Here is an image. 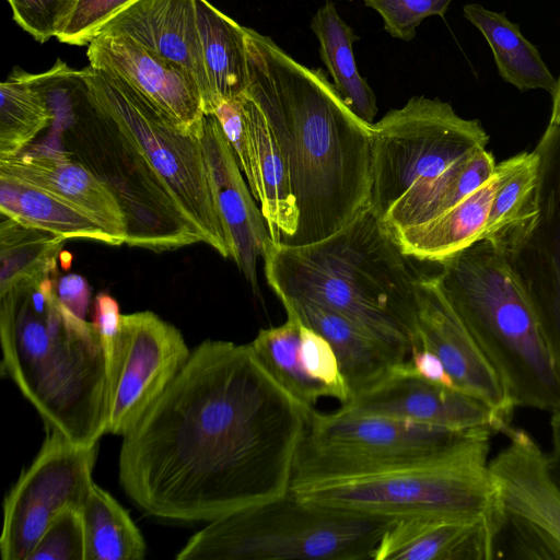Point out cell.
I'll use <instances>...</instances> for the list:
<instances>
[{
  "mask_svg": "<svg viewBox=\"0 0 560 560\" xmlns=\"http://www.w3.org/2000/svg\"><path fill=\"white\" fill-rule=\"evenodd\" d=\"M55 276L0 294L1 371L45 429L91 446L106 433L107 359L93 323L58 299Z\"/></svg>",
  "mask_w": 560,
  "mask_h": 560,
  "instance_id": "277c9868",
  "label": "cell"
},
{
  "mask_svg": "<svg viewBox=\"0 0 560 560\" xmlns=\"http://www.w3.org/2000/svg\"><path fill=\"white\" fill-rule=\"evenodd\" d=\"M340 409L352 415L390 417L458 431L504 433L511 427L479 399L418 375L408 360L352 395Z\"/></svg>",
  "mask_w": 560,
  "mask_h": 560,
  "instance_id": "2e32d148",
  "label": "cell"
},
{
  "mask_svg": "<svg viewBox=\"0 0 560 560\" xmlns=\"http://www.w3.org/2000/svg\"><path fill=\"white\" fill-rule=\"evenodd\" d=\"M408 361L413 371L423 378L456 388L442 361L432 351L423 348H415Z\"/></svg>",
  "mask_w": 560,
  "mask_h": 560,
  "instance_id": "7bdbcfd3",
  "label": "cell"
},
{
  "mask_svg": "<svg viewBox=\"0 0 560 560\" xmlns=\"http://www.w3.org/2000/svg\"><path fill=\"white\" fill-rule=\"evenodd\" d=\"M262 258L266 280L280 301H310L335 311L409 359L423 275L370 206L322 241L271 240Z\"/></svg>",
  "mask_w": 560,
  "mask_h": 560,
  "instance_id": "3957f363",
  "label": "cell"
},
{
  "mask_svg": "<svg viewBox=\"0 0 560 560\" xmlns=\"http://www.w3.org/2000/svg\"><path fill=\"white\" fill-rule=\"evenodd\" d=\"M245 34L246 93L279 141L299 210L288 245L322 241L370 206L372 125L346 105L322 69L305 67L252 28Z\"/></svg>",
  "mask_w": 560,
  "mask_h": 560,
  "instance_id": "7a4b0ae2",
  "label": "cell"
},
{
  "mask_svg": "<svg viewBox=\"0 0 560 560\" xmlns=\"http://www.w3.org/2000/svg\"><path fill=\"white\" fill-rule=\"evenodd\" d=\"M300 338L301 358L306 372L327 389L329 397L337 399L340 406L346 405L351 392L331 345L302 322Z\"/></svg>",
  "mask_w": 560,
  "mask_h": 560,
  "instance_id": "e575fe53",
  "label": "cell"
},
{
  "mask_svg": "<svg viewBox=\"0 0 560 560\" xmlns=\"http://www.w3.org/2000/svg\"><path fill=\"white\" fill-rule=\"evenodd\" d=\"M287 313L322 335L335 350L351 396L406 360L341 314L310 301H281ZM351 398V397H350Z\"/></svg>",
  "mask_w": 560,
  "mask_h": 560,
  "instance_id": "cb8c5ba5",
  "label": "cell"
},
{
  "mask_svg": "<svg viewBox=\"0 0 560 560\" xmlns=\"http://www.w3.org/2000/svg\"><path fill=\"white\" fill-rule=\"evenodd\" d=\"M538 178L539 156L535 150L512 156V166L493 197L482 240L494 242L534 212Z\"/></svg>",
  "mask_w": 560,
  "mask_h": 560,
  "instance_id": "836d02e7",
  "label": "cell"
},
{
  "mask_svg": "<svg viewBox=\"0 0 560 560\" xmlns=\"http://www.w3.org/2000/svg\"><path fill=\"white\" fill-rule=\"evenodd\" d=\"M305 421L249 343L205 340L122 436L119 481L149 515L210 522L290 490Z\"/></svg>",
  "mask_w": 560,
  "mask_h": 560,
  "instance_id": "6da1fadb",
  "label": "cell"
},
{
  "mask_svg": "<svg viewBox=\"0 0 560 560\" xmlns=\"http://www.w3.org/2000/svg\"><path fill=\"white\" fill-rule=\"evenodd\" d=\"M98 444H75L57 430L45 441L3 501L2 560H27L52 518L62 510L81 511L94 483Z\"/></svg>",
  "mask_w": 560,
  "mask_h": 560,
  "instance_id": "4fadbf2b",
  "label": "cell"
},
{
  "mask_svg": "<svg viewBox=\"0 0 560 560\" xmlns=\"http://www.w3.org/2000/svg\"><path fill=\"white\" fill-rule=\"evenodd\" d=\"M242 95L220 101L213 115L218 118L248 187L257 201L256 162Z\"/></svg>",
  "mask_w": 560,
  "mask_h": 560,
  "instance_id": "74e56055",
  "label": "cell"
},
{
  "mask_svg": "<svg viewBox=\"0 0 560 560\" xmlns=\"http://www.w3.org/2000/svg\"><path fill=\"white\" fill-rule=\"evenodd\" d=\"M463 14L486 38L499 75L521 92L544 90L553 93L557 79L545 63L537 47L522 34L504 12L478 3L463 7Z\"/></svg>",
  "mask_w": 560,
  "mask_h": 560,
  "instance_id": "4316f807",
  "label": "cell"
},
{
  "mask_svg": "<svg viewBox=\"0 0 560 560\" xmlns=\"http://www.w3.org/2000/svg\"><path fill=\"white\" fill-rule=\"evenodd\" d=\"M501 530L498 510L480 518L408 517L384 533L372 560H485Z\"/></svg>",
  "mask_w": 560,
  "mask_h": 560,
  "instance_id": "7402d4cb",
  "label": "cell"
},
{
  "mask_svg": "<svg viewBox=\"0 0 560 560\" xmlns=\"http://www.w3.org/2000/svg\"><path fill=\"white\" fill-rule=\"evenodd\" d=\"M349 1H352V0H349Z\"/></svg>",
  "mask_w": 560,
  "mask_h": 560,
  "instance_id": "bcb514c9",
  "label": "cell"
},
{
  "mask_svg": "<svg viewBox=\"0 0 560 560\" xmlns=\"http://www.w3.org/2000/svg\"><path fill=\"white\" fill-rule=\"evenodd\" d=\"M86 56L89 66L130 85L179 129L199 135L205 118L201 93L182 69L121 35L98 34Z\"/></svg>",
  "mask_w": 560,
  "mask_h": 560,
  "instance_id": "ac0fdd59",
  "label": "cell"
},
{
  "mask_svg": "<svg viewBox=\"0 0 560 560\" xmlns=\"http://www.w3.org/2000/svg\"><path fill=\"white\" fill-rule=\"evenodd\" d=\"M135 0H78L57 38L59 42L84 46L115 14Z\"/></svg>",
  "mask_w": 560,
  "mask_h": 560,
  "instance_id": "ab89813d",
  "label": "cell"
},
{
  "mask_svg": "<svg viewBox=\"0 0 560 560\" xmlns=\"http://www.w3.org/2000/svg\"><path fill=\"white\" fill-rule=\"evenodd\" d=\"M0 174L48 191L75 206L112 235L126 243V217L112 190L91 170L63 150H24L0 159Z\"/></svg>",
  "mask_w": 560,
  "mask_h": 560,
  "instance_id": "44dd1931",
  "label": "cell"
},
{
  "mask_svg": "<svg viewBox=\"0 0 560 560\" xmlns=\"http://www.w3.org/2000/svg\"><path fill=\"white\" fill-rule=\"evenodd\" d=\"M383 19L385 31L394 38L409 42L417 27L432 15L444 16L452 0H363Z\"/></svg>",
  "mask_w": 560,
  "mask_h": 560,
  "instance_id": "8d00e7d4",
  "label": "cell"
},
{
  "mask_svg": "<svg viewBox=\"0 0 560 560\" xmlns=\"http://www.w3.org/2000/svg\"><path fill=\"white\" fill-rule=\"evenodd\" d=\"M120 317L119 306L114 298L106 293L96 295L92 323L101 336L107 360L114 348Z\"/></svg>",
  "mask_w": 560,
  "mask_h": 560,
  "instance_id": "60d3db41",
  "label": "cell"
},
{
  "mask_svg": "<svg viewBox=\"0 0 560 560\" xmlns=\"http://www.w3.org/2000/svg\"><path fill=\"white\" fill-rule=\"evenodd\" d=\"M51 121L48 101L30 73L15 70L0 84V159L23 152Z\"/></svg>",
  "mask_w": 560,
  "mask_h": 560,
  "instance_id": "d6a6232c",
  "label": "cell"
},
{
  "mask_svg": "<svg viewBox=\"0 0 560 560\" xmlns=\"http://www.w3.org/2000/svg\"><path fill=\"white\" fill-rule=\"evenodd\" d=\"M504 433L508 444L489 460L500 534H512L517 557L560 559V487L549 471L547 453L523 429L510 427Z\"/></svg>",
  "mask_w": 560,
  "mask_h": 560,
  "instance_id": "9a60e30c",
  "label": "cell"
},
{
  "mask_svg": "<svg viewBox=\"0 0 560 560\" xmlns=\"http://www.w3.org/2000/svg\"><path fill=\"white\" fill-rule=\"evenodd\" d=\"M551 448L547 453L548 468L560 487V411L551 413L550 419Z\"/></svg>",
  "mask_w": 560,
  "mask_h": 560,
  "instance_id": "ee69618b",
  "label": "cell"
},
{
  "mask_svg": "<svg viewBox=\"0 0 560 560\" xmlns=\"http://www.w3.org/2000/svg\"><path fill=\"white\" fill-rule=\"evenodd\" d=\"M0 294L57 273V258L67 238L1 214Z\"/></svg>",
  "mask_w": 560,
  "mask_h": 560,
  "instance_id": "4dcf8cb0",
  "label": "cell"
},
{
  "mask_svg": "<svg viewBox=\"0 0 560 560\" xmlns=\"http://www.w3.org/2000/svg\"><path fill=\"white\" fill-rule=\"evenodd\" d=\"M198 30L213 112L222 100L246 93L249 60L245 26L207 0H196Z\"/></svg>",
  "mask_w": 560,
  "mask_h": 560,
  "instance_id": "484cf974",
  "label": "cell"
},
{
  "mask_svg": "<svg viewBox=\"0 0 560 560\" xmlns=\"http://www.w3.org/2000/svg\"><path fill=\"white\" fill-rule=\"evenodd\" d=\"M98 34L125 36L182 69L197 83L205 115L213 114L196 0H135L110 18Z\"/></svg>",
  "mask_w": 560,
  "mask_h": 560,
  "instance_id": "ffe728a7",
  "label": "cell"
},
{
  "mask_svg": "<svg viewBox=\"0 0 560 560\" xmlns=\"http://www.w3.org/2000/svg\"><path fill=\"white\" fill-rule=\"evenodd\" d=\"M310 27L319 43L320 59L336 91L362 121L373 125L377 114L376 96L366 80L360 75L353 54V44L359 36L340 18L330 1L316 11Z\"/></svg>",
  "mask_w": 560,
  "mask_h": 560,
  "instance_id": "83f0119b",
  "label": "cell"
},
{
  "mask_svg": "<svg viewBox=\"0 0 560 560\" xmlns=\"http://www.w3.org/2000/svg\"><path fill=\"white\" fill-rule=\"evenodd\" d=\"M370 207L394 235L455 207L486 182L468 161L489 136L439 98L412 96L372 125Z\"/></svg>",
  "mask_w": 560,
  "mask_h": 560,
  "instance_id": "5b68a950",
  "label": "cell"
},
{
  "mask_svg": "<svg viewBox=\"0 0 560 560\" xmlns=\"http://www.w3.org/2000/svg\"><path fill=\"white\" fill-rule=\"evenodd\" d=\"M440 288L514 407L560 411V375L503 253L487 240L438 262Z\"/></svg>",
  "mask_w": 560,
  "mask_h": 560,
  "instance_id": "52a82bcc",
  "label": "cell"
},
{
  "mask_svg": "<svg viewBox=\"0 0 560 560\" xmlns=\"http://www.w3.org/2000/svg\"><path fill=\"white\" fill-rule=\"evenodd\" d=\"M60 302L74 315L85 319L90 303V289L86 280L77 273L60 277L56 283Z\"/></svg>",
  "mask_w": 560,
  "mask_h": 560,
  "instance_id": "b9f144b4",
  "label": "cell"
},
{
  "mask_svg": "<svg viewBox=\"0 0 560 560\" xmlns=\"http://www.w3.org/2000/svg\"><path fill=\"white\" fill-rule=\"evenodd\" d=\"M93 97L142 151L200 229L205 243L224 258L232 249L214 203L199 135L179 129L124 81L84 68Z\"/></svg>",
  "mask_w": 560,
  "mask_h": 560,
  "instance_id": "8fae6325",
  "label": "cell"
},
{
  "mask_svg": "<svg viewBox=\"0 0 560 560\" xmlns=\"http://www.w3.org/2000/svg\"><path fill=\"white\" fill-rule=\"evenodd\" d=\"M395 521L306 502L289 490L208 522L176 559L372 560Z\"/></svg>",
  "mask_w": 560,
  "mask_h": 560,
  "instance_id": "ba28073f",
  "label": "cell"
},
{
  "mask_svg": "<svg viewBox=\"0 0 560 560\" xmlns=\"http://www.w3.org/2000/svg\"><path fill=\"white\" fill-rule=\"evenodd\" d=\"M492 434L313 408L306 410L290 490L439 463Z\"/></svg>",
  "mask_w": 560,
  "mask_h": 560,
  "instance_id": "9c48e42d",
  "label": "cell"
},
{
  "mask_svg": "<svg viewBox=\"0 0 560 560\" xmlns=\"http://www.w3.org/2000/svg\"><path fill=\"white\" fill-rule=\"evenodd\" d=\"M199 139L214 203L231 244V258L254 293L259 294L257 260L271 241L265 218L213 114L205 115Z\"/></svg>",
  "mask_w": 560,
  "mask_h": 560,
  "instance_id": "d6986e66",
  "label": "cell"
},
{
  "mask_svg": "<svg viewBox=\"0 0 560 560\" xmlns=\"http://www.w3.org/2000/svg\"><path fill=\"white\" fill-rule=\"evenodd\" d=\"M242 103L256 162L257 201L271 240L288 244L299 224V210L292 191L288 163L259 105L247 93L242 95Z\"/></svg>",
  "mask_w": 560,
  "mask_h": 560,
  "instance_id": "d4e9b609",
  "label": "cell"
},
{
  "mask_svg": "<svg viewBox=\"0 0 560 560\" xmlns=\"http://www.w3.org/2000/svg\"><path fill=\"white\" fill-rule=\"evenodd\" d=\"M490 438L481 436L439 463L291 491L306 502L396 520L480 518L498 510L488 460Z\"/></svg>",
  "mask_w": 560,
  "mask_h": 560,
  "instance_id": "30bf717a",
  "label": "cell"
},
{
  "mask_svg": "<svg viewBox=\"0 0 560 560\" xmlns=\"http://www.w3.org/2000/svg\"><path fill=\"white\" fill-rule=\"evenodd\" d=\"M300 319L287 313V320L276 327L260 329L249 343L268 373L304 409L315 408L327 389L306 372L301 358Z\"/></svg>",
  "mask_w": 560,
  "mask_h": 560,
  "instance_id": "1f68e13d",
  "label": "cell"
},
{
  "mask_svg": "<svg viewBox=\"0 0 560 560\" xmlns=\"http://www.w3.org/2000/svg\"><path fill=\"white\" fill-rule=\"evenodd\" d=\"M534 212L491 242L504 255L537 317L560 375V128L548 124Z\"/></svg>",
  "mask_w": 560,
  "mask_h": 560,
  "instance_id": "7c38bea8",
  "label": "cell"
},
{
  "mask_svg": "<svg viewBox=\"0 0 560 560\" xmlns=\"http://www.w3.org/2000/svg\"><path fill=\"white\" fill-rule=\"evenodd\" d=\"M84 527L81 511H60L38 539L27 560H84Z\"/></svg>",
  "mask_w": 560,
  "mask_h": 560,
  "instance_id": "d590c367",
  "label": "cell"
},
{
  "mask_svg": "<svg viewBox=\"0 0 560 560\" xmlns=\"http://www.w3.org/2000/svg\"><path fill=\"white\" fill-rule=\"evenodd\" d=\"M0 213L65 238H85L117 245L90 215L40 188L0 174Z\"/></svg>",
  "mask_w": 560,
  "mask_h": 560,
  "instance_id": "f1b7e54d",
  "label": "cell"
},
{
  "mask_svg": "<svg viewBox=\"0 0 560 560\" xmlns=\"http://www.w3.org/2000/svg\"><path fill=\"white\" fill-rule=\"evenodd\" d=\"M30 78L48 101L50 127L61 150L91 170L116 197L126 217V244L164 252L205 243L170 186L95 101L85 69L58 60Z\"/></svg>",
  "mask_w": 560,
  "mask_h": 560,
  "instance_id": "8992f818",
  "label": "cell"
},
{
  "mask_svg": "<svg viewBox=\"0 0 560 560\" xmlns=\"http://www.w3.org/2000/svg\"><path fill=\"white\" fill-rule=\"evenodd\" d=\"M552 96V107L549 124L560 128V75L557 79V84Z\"/></svg>",
  "mask_w": 560,
  "mask_h": 560,
  "instance_id": "f6af8a7d",
  "label": "cell"
},
{
  "mask_svg": "<svg viewBox=\"0 0 560 560\" xmlns=\"http://www.w3.org/2000/svg\"><path fill=\"white\" fill-rule=\"evenodd\" d=\"M182 332L150 311L125 314L107 360L106 433L125 436L186 364Z\"/></svg>",
  "mask_w": 560,
  "mask_h": 560,
  "instance_id": "5bb4252c",
  "label": "cell"
},
{
  "mask_svg": "<svg viewBox=\"0 0 560 560\" xmlns=\"http://www.w3.org/2000/svg\"><path fill=\"white\" fill-rule=\"evenodd\" d=\"M84 560H141L147 545L128 511L93 483L81 509Z\"/></svg>",
  "mask_w": 560,
  "mask_h": 560,
  "instance_id": "f546056e",
  "label": "cell"
},
{
  "mask_svg": "<svg viewBox=\"0 0 560 560\" xmlns=\"http://www.w3.org/2000/svg\"><path fill=\"white\" fill-rule=\"evenodd\" d=\"M512 158L497 164L491 178L462 202L435 219L394 234L402 252L417 260L440 262L482 240L497 189Z\"/></svg>",
  "mask_w": 560,
  "mask_h": 560,
  "instance_id": "603a6c76",
  "label": "cell"
},
{
  "mask_svg": "<svg viewBox=\"0 0 560 560\" xmlns=\"http://www.w3.org/2000/svg\"><path fill=\"white\" fill-rule=\"evenodd\" d=\"M13 20L33 38L45 43L57 37L78 0H7Z\"/></svg>",
  "mask_w": 560,
  "mask_h": 560,
  "instance_id": "f35d334b",
  "label": "cell"
},
{
  "mask_svg": "<svg viewBox=\"0 0 560 560\" xmlns=\"http://www.w3.org/2000/svg\"><path fill=\"white\" fill-rule=\"evenodd\" d=\"M416 348L435 353L456 388L479 399L510 425L514 406L493 366L460 323L436 276H422L416 322Z\"/></svg>",
  "mask_w": 560,
  "mask_h": 560,
  "instance_id": "e0dca14e",
  "label": "cell"
}]
</instances>
